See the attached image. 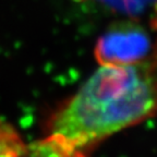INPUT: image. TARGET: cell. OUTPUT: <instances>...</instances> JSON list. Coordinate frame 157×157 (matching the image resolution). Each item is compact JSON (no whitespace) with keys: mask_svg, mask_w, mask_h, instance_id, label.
Instances as JSON below:
<instances>
[{"mask_svg":"<svg viewBox=\"0 0 157 157\" xmlns=\"http://www.w3.org/2000/svg\"><path fill=\"white\" fill-rule=\"evenodd\" d=\"M144 1H146V0H144Z\"/></svg>","mask_w":157,"mask_h":157,"instance_id":"obj_5","label":"cell"},{"mask_svg":"<svg viewBox=\"0 0 157 157\" xmlns=\"http://www.w3.org/2000/svg\"><path fill=\"white\" fill-rule=\"evenodd\" d=\"M7 157H87L86 153L71 145L59 134L49 133L42 140L25 144L19 153Z\"/></svg>","mask_w":157,"mask_h":157,"instance_id":"obj_3","label":"cell"},{"mask_svg":"<svg viewBox=\"0 0 157 157\" xmlns=\"http://www.w3.org/2000/svg\"><path fill=\"white\" fill-rule=\"evenodd\" d=\"M157 111V42L141 61L101 66L49 121L59 134L85 152Z\"/></svg>","mask_w":157,"mask_h":157,"instance_id":"obj_1","label":"cell"},{"mask_svg":"<svg viewBox=\"0 0 157 157\" xmlns=\"http://www.w3.org/2000/svg\"><path fill=\"white\" fill-rule=\"evenodd\" d=\"M152 48L150 36L142 26L119 22L97 39L95 58L101 66H128L146 58Z\"/></svg>","mask_w":157,"mask_h":157,"instance_id":"obj_2","label":"cell"},{"mask_svg":"<svg viewBox=\"0 0 157 157\" xmlns=\"http://www.w3.org/2000/svg\"><path fill=\"white\" fill-rule=\"evenodd\" d=\"M25 146L14 128L0 119V157L17 154Z\"/></svg>","mask_w":157,"mask_h":157,"instance_id":"obj_4","label":"cell"}]
</instances>
